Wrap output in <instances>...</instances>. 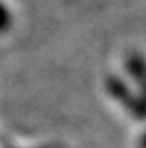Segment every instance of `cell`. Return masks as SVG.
<instances>
[{"label": "cell", "instance_id": "3", "mask_svg": "<svg viewBox=\"0 0 146 148\" xmlns=\"http://www.w3.org/2000/svg\"><path fill=\"white\" fill-rule=\"evenodd\" d=\"M8 28H10V14L4 8V4L0 2V34H4Z\"/></svg>", "mask_w": 146, "mask_h": 148}, {"label": "cell", "instance_id": "4", "mask_svg": "<svg viewBox=\"0 0 146 148\" xmlns=\"http://www.w3.org/2000/svg\"><path fill=\"white\" fill-rule=\"evenodd\" d=\"M140 148H146V132H144V136H142V140H140Z\"/></svg>", "mask_w": 146, "mask_h": 148}, {"label": "cell", "instance_id": "1", "mask_svg": "<svg viewBox=\"0 0 146 148\" xmlns=\"http://www.w3.org/2000/svg\"><path fill=\"white\" fill-rule=\"evenodd\" d=\"M105 87L112 99H117L130 114H134L136 119H146V101L138 93L130 91L123 79H119L117 75H111L105 81Z\"/></svg>", "mask_w": 146, "mask_h": 148}, {"label": "cell", "instance_id": "2", "mask_svg": "<svg viewBox=\"0 0 146 148\" xmlns=\"http://www.w3.org/2000/svg\"><path fill=\"white\" fill-rule=\"evenodd\" d=\"M126 67H128V73L130 77L134 79V83L140 89V97L146 101V59L140 53H128L126 57Z\"/></svg>", "mask_w": 146, "mask_h": 148}]
</instances>
